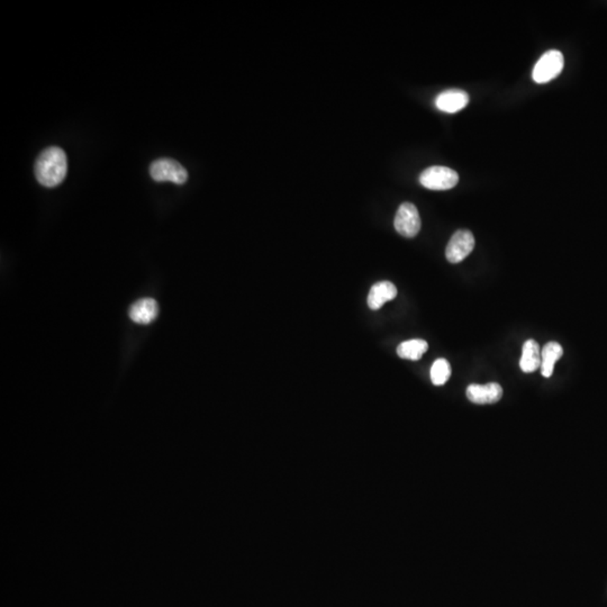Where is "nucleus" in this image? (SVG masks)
<instances>
[{"label":"nucleus","mask_w":607,"mask_h":607,"mask_svg":"<svg viewBox=\"0 0 607 607\" xmlns=\"http://www.w3.org/2000/svg\"><path fill=\"white\" fill-rule=\"evenodd\" d=\"M67 173V155L58 146L47 148L38 155L36 162V175L44 187L53 188L61 184Z\"/></svg>","instance_id":"nucleus-1"},{"label":"nucleus","mask_w":607,"mask_h":607,"mask_svg":"<svg viewBox=\"0 0 607 607\" xmlns=\"http://www.w3.org/2000/svg\"><path fill=\"white\" fill-rule=\"evenodd\" d=\"M564 65V56L560 51H548L539 58L533 68L532 78L537 84H546L560 74Z\"/></svg>","instance_id":"nucleus-2"},{"label":"nucleus","mask_w":607,"mask_h":607,"mask_svg":"<svg viewBox=\"0 0 607 607\" xmlns=\"http://www.w3.org/2000/svg\"><path fill=\"white\" fill-rule=\"evenodd\" d=\"M459 175L448 166H433L420 173V182L431 190H448L458 184Z\"/></svg>","instance_id":"nucleus-3"},{"label":"nucleus","mask_w":607,"mask_h":607,"mask_svg":"<svg viewBox=\"0 0 607 607\" xmlns=\"http://www.w3.org/2000/svg\"><path fill=\"white\" fill-rule=\"evenodd\" d=\"M150 175L159 182L170 181L175 184H184L188 180L187 170L173 159H158L152 162Z\"/></svg>","instance_id":"nucleus-4"},{"label":"nucleus","mask_w":607,"mask_h":607,"mask_svg":"<svg viewBox=\"0 0 607 607\" xmlns=\"http://www.w3.org/2000/svg\"><path fill=\"white\" fill-rule=\"evenodd\" d=\"M395 228L402 237L412 239L420 230V217L418 208L411 203H403L398 208L394 221Z\"/></svg>","instance_id":"nucleus-5"},{"label":"nucleus","mask_w":607,"mask_h":607,"mask_svg":"<svg viewBox=\"0 0 607 607\" xmlns=\"http://www.w3.org/2000/svg\"><path fill=\"white\" fill-rule=\"evenodd\" d=\"M475 248V237L468 230H459L450 239L446 249V257L451 263H459L473 252Z\"/></svg>","instance_id":"nucleus-6"},{"label":"nucleus","mask_w":607,"mask_h":607,"mask_svg":"<svg viewBox=\"0 0 607 607\" xmlns=\"http://www.w3.org/2000/svg\"><path fill=\"white\" fill-rule=\"evenodd\" d=\"M468 400L475 404L497 403L503 397V388L497 383H489L486 385H470L466 391Z\"/></svg>","instance_id":"nucleus-7"},{"label":"nucleus","mask_w":607,"mask_h":607,"mask_svg":"<svg viewBox=\"0 0 607 607\" xmlns=\"http://www.w3.org/2000/svg\"><path fill=\"white\" fill-rule=\"evenodd\" d=\"M469 102L467 93L460 89H450L443 91L435 98V106L444 113H457L464 109Z\"/></svg>","instance_id":"nucleus-8"},{"label":"nucleus","mask_w":607,"mask_h":607,"mask_svg":"<svg viewBox=\"0 0 607 607\" xmlns=\"http://www.w3.org/2000/svg\"><path fill=\"white\" fill-rule=\"evenodd\" d=\"M158 303L153 298H143L132 305L129 317L138 324H150L158 317Z\"/></svg>","instance_id":"nucleus-9"},{"label":"nucleus","mask_w":607,"mask_h":607,"mask_svg":"<svg viewBox=\"0 0 607 607\" xmlns=\"http://www.w3.org/2000/svg\"><path fill=\"white\" fill-rule=\"evenodd\" d=\"M397 296V288L391 281H380L371 287L368 295V306L370 310H378L387 301H393Z\"/></svg>","instance_id":"nucleus-10"},{"label":"nucleus","mask_w":607,"mask_h":607,"mask_svg":"<svg viewBox=\"0 0 607 607\" xmlns=\"http://www.w3.org/2000/svg\"><path fill=\"white\" fill-rule=\"evenodd\" d=\"M520 367L523 372L531 374L541 367L540 347L535 340H528L523 345L522 356L520 360Z\"/></svg>","instance_id":"nucleus-11"},{"label":"nucleus","mask_w":607,"mask_h":607,"mask_svg":"<svg viewBox=\"0 0 607 607\" xmlns=\"http://www.w3.org/2000/svg\"><path fill=\"white\" fill-rule=\"evenodd\" d=\"M564 354V350L557 342L546 343L541 351V374L544 378H550L553 374L555 362Z\"/></svg>","instance_id":"nucleus-12"},{"label":"nucleus","mask_w":607,"mask_h":607,"mask_svg":"<svg viewBox=\"0 0 607 607\" xmlns=\"http://www.w3.org/2000/svg\"><path fill=\"white\" fill-rule=\"evenodd\" d=\"M429 349L427 341L420 339L409 340L400 343L397 347V354L402 359L418 361Z\"/></svg>","instance_id":"nucleus-13"},{"label":"nucleus","mask_w":607,"mask_h":607,"mask_svg":"<svg viewBox=\"0 0 607 607\" xmlns=\"http://www.w3.org/2000/svg\"><path fill=\"white\" fill-rule=\"evenodd\" d=\"M451 376V365L446 359L435 360L431 368V380L433 385L442 386L447 383Z\"/></svg>","instance_id":"nucleus-14"}]
</instances>
